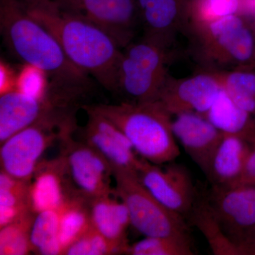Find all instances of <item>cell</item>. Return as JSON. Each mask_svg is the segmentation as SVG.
Listing matches in <instances>:
<instances>
[{"label":"cell","instance_id":"cell-1","mask_svg":"<svg viewBox=\"0 0 255 255\" xmlns=\"http://www.w3.org/2000/svg\"><path fill=\"white\" fill-rule=\"evenodd\" d=\"M0 30L15 56L47 74L50 92L75 105L88 92L89 75L69 60L55 37L30 16L22 1L0 0Z\"/></svg>","mask_w":255,"mask_h":255},{"label":"cell","instance_id":"cell-31","mask_svg":"<svg viewBox=\"0 0 255 255\" xmlns=\"http://www.w3.org/2000/svg\"><path fill=\"white\" fill-rule=\"evenodd\" d=\"M233 185L255 186V140L252 142L241 175Z\"/></svg>","mask_w":255,"mask_h":255},{"label":"cell","instance_id":"cell-2","mask_svg":"<svg viewBox=\"0 0 255 255\" xmlns=\"http://www.w3.org/2000/svg\"><path fill=\"white\" fill-rule=\"evenodd\" d=\"M23 3L30 16L55 37L76 68L92 75L109 91L116 92L122 50L112 37L90 21L62 9L53 0Z\"/></svg>","mask_w":255,"mask_h":255},{"label":"cell","instance_id":"cell-21","mask_svg":"<svg viewBox=\"0 0 255 255\" xmlns=\"http://www.w3.org/2000/svg\"><path fill=\"white\" fill-rule=\"evenodd\" d=\"M191 219L204 234L216 255H255V243H240L228 237L208 207L206 200L196 202Z\"/></svg>","mask_w":255,"mask_h":255},{"label":"cell","instance_id":"cell-34","mask_svg":"<svg viewBox=\"0 0 255 255\" xmlns=\"http://www.w3.org/2000/svg\"><path fill=\"white\" fill-rule=\"evenodd\" d=\"M30 1V0H23V1Z\"/></svg>","mask_w":255,"mask_h":255},{"label":"cell","instance_id":"cell-20","mask_svg":"<svg viewBox=\"0 0 255 255\" xmlns=\"http://www.w3.org/2000/svg\"><path fill=\"white\" fill-rule=\"evenodd\" d=\"M203 116L223 133L238 135L251 142L255 140L253 116L236 105L223 88Z\"/></svg>","mask_w":255,"mask_h":255},{"label":"cell","instance_id":"cell-14","mask_svg":"<svg viewBox=\"0 0 255 255\" xmlns=\"http://www.w3.org/2000/svg\"><path fill=\"white\" fill-rule=\"evenodd\" d=\"M144 38L168 48L174 37L188 24L189 0H136Z\"/></svg>","mask_w":255,"mask_h":255},{"label":"cell","instance_id":"cell-27","mask_svg":"<svg viewBox=\"0 0 255 255\" xmlns=\"http://www.w3.org/2000/svg\"><path fill=\"white\" fill-rule=\"evenodd\" d=\"M35 214L30 212L0 228V255H25L31 253L30 231Z\"/></svg>","mask_w":255,"mask_h":255},{"label":"cell","instance_id":"cell-19","mask_svg":"<svg viewBox=\"0 0 255 255\" xmlns=\"http://www.w3.org/2000/svg\"><path fill=\"white\" fill-rule=\"evenodd\" d=\"M251 145L243 137L223 133L206 175L212 186H231L236 182Z\"/></svg>","mask_w":255,"mask_h":255},{"label":"cell","instance_id":"cell-30","mask_svg":"<svg viewBox=\"0 0 255 255\" xmlns=\"http://www.w3.org/2000/svg\"><path fill=\"white\" fill-rule=\"evenodd\" d=\"M115 245L92 227L67 248L66 255H107L119 254Z\"/></svg>","mask_w":255,"mask_h":255},{"label":"cell","instance_id":"cell-9","mask_svg":"<svg viewBox=\"0 0 255 255\" xmlns=\"http://www.w3.org/2000/svg\"><path fill=\"white\" fill-rule=\"evenodd\" d=\"M62 9L103 30L122 49L131 43L139 19L136 0H53Z\"/></svg>","mask_w":255,"mask_h":255},{"label":"cell","instance_id":"cell-12","mask_svg":"<svg viewBox=\"0 0 255 255\" xmlns=\"http://www.w3.org/2000/svg\"><path fill=\"white\" fill-rule=\"evenodd\" d=\"M87 122L82 129L83 140L99 152L110 164L113 172H136L139 158L126 135L110 119L92 105H84Z\"/></svg>","mask_w":255,"mask_h":255},{"label":"cell","instance_id":"cell-6","mask_svg":"<svg viewBox=\"0 0 255 255\" xmlns=\"http://www.w3.org/2000/svg\"><path fill=\"white\" fill-rule=\"evenodd\" d=\"M168 48L142 38L122 50L117 73V90L123 102L145 103L158 100L168 78Z\"/></svg>","mask_w":255,"mask_h":255},{"label":"cell","instance_id":"cell-15","mask_svg":"<svg viewBox=\"0 0 255 255\" xmlns=\"http://www.w3.org/2000/svg\"><path fill=\"white\" fill-rule=\"evenodd\" d=\"M172 117H174L172 119L174 136L189 157L207 175L211 159L223 132L201 114L185 112Z\"/></svg>","mask_w":255,"mask_h":255},{"label":"cell","instance_id":"cell-22","mask_svg":"<svg viewBox=\"0 0 255 255\" xmlns=\"http://www.w3.org/2000/svg\"><path fill=\"white\" fill-rule=\"evenodd\" d=\"M29 183L0 173V228L32 212L28 200ZM33 213V212H32Z\"/></svg>","mask_w":255,"mask_h":255},{"label":"cell","instance_id":"cell-3","mask_svg":"<svg viewBox=\"0 0 255 255\" xmlns=\"http://www.w3.org/2000/svg\"><path fill=\"white\" fill-rule=\"evenodd\" d=\"M113 122L141 158L162 165L180 154L172 130V115L159 102L92 105Z\"/></svg>","mask_w":255,"mask_h":255},{"label":"cell","instance_id":"cell-5","mask_svg":"<svg viewBox=\"0 0 255 255\" xmlns=\"http://www.w3.org/2000/svg\"><path fill=\"white\" fill-rule=\"evenodd\" d=\"M188 27L194 37L198 60L213 70L255 63V29L240 13Z\"/></svg>","mask_w":255,"mask_h":255},{"label":"cell","instance_id":"cell-7","mask_svg":"<svg viewBox=\"0 0 255 255\" xmlns=\"http://www.w3.org/2000/svg\"><path fill=\"white\" fill-rule=\"evenodd\" d=\"M114 194L127 206L130 226L145 237L189 235L185 218L164 207L143 187L136 172L114 173Z\"/></svg>","mask_w":255,"mask_h":255},{"label":"cell","instance_id":"cell-8","mask_svg":"<svg viewBox=\"0 0 255 255\" xmlns=\"http://www.w3.org/2000/svg\"><path fill=\"white\" fill-rule=\"evenodd\" d=\"M67 132L60 140L59 157L75 195L89 201L114 193L113 169L91 146Z\"/></svg>","mask_w":255,"mask_h":255},{"label":"cell","instance_id":"cell-32","mask_svg":"<svg viewBox=\"0 0 255 255\" xmlns=\"http://www.w3.org/2000/svg\"><path fill=\"white\" fill-rule=\"evenodd\" d=\"M17 73L14 69L1 59L0 62V95L12 91L16 87Z\"/></svg>","mask_w":255,"mask_h":255},{"label":"cell","instance_id":"cell-33","mask_svg":"<svg viewBox=\"0 0 255 255\" xmlns=\"http://www.w3.org/2000/svg\"><path fill=\"white\" fill-rule=\"evenodd\" d=\"M247 238L255 243V226L248 231V233H247Z\"/></svg>","mask_w":255,"mask_h":255},{"label":"cell","instance_id":"cell-24","mask_svg":"<svg viewBox=\"0 0 255 255\" xmlns=\"http://www.w3.org/2000/svg\"><path fill=\"white\" fill-rule=\"evenodd\" d=\"M59 210H48L35 214L30 231L31 252L42 255H63L59 240Z\"/></svg>","mask_w":255,"mask_h":255},{"label":"cell","instance_id":"cell-29","mask_svg":"<svg viewBox=\"0 0 255 255\" xmlns=\"http://www.w3.org/2000/svg\"><path fill=\"white\" fill-rule=\"evenodd\" d=\"M48 75L41 69L23 64L16 75L15 90L37 99L46 98L50 91Z\"/></svg>","mask_w":255,"mask_h":255},{"label":"cell","instance_id":"cell-13","mask_svg":"<svg viewBox=\"0 0 255 255\" xmlns=\"http://www.w3.org/2000/svg\"><path fill=\"white\" fill-rule=\"evenodd\" d=\"M222 90L212 70L189 78L166 80L158 100L172 116L193 112L204 115Z\"/></svg>","mask_w":255,"mask_h":255},{"label":"cell","instance_id":"cell-18","mask_svg":"<svg viewBox=\"0 0 255 255\" xmlns=\"http://www.w3.org/2000/svg\"><path fill=\"white\" fill-rule=\"evenodd\" d=\"M114 193L90 201L92 227L126 254L129 245L127 231L130 226V216L125 204Z\"/></svg>","mask_w":255,"mask_h":255},{"label":"cell","instance_id":"cell-28","mask_svg":"<svg viewBox=\"0 0 255 255\" xmlns=\"http://www.w3.org/2000/svg\"><path fill=\"white\" fill-rule=\"evenodd\" d=\"M241 5L242 0H189L187 26L238 14Z\"/></svg>","mask_w":255,"mask_h":255},{"label":"cell","instance_id":"cell-10","mask_svg":"<svg viewBox=\"0 0 255 255\" xmlns=\"http://www.w3.org/2000/svg\"><path fill=\"white\" fill-rule=\"evenodd\" d=\"M143 187L164 207L185 218L196 202V192L185 167L169 162L164 167L141 158L136 170Z\"/></svg>","mask_w":255,"mask_h":255},{"label":"cell","instance_id":"cell-11","mask_svg":"<svg viewBox=\"0 0 255 255\" xmlns=\"http://www.w3.org/2000/svg\"><path fill=\"white\" fill-rule=\"evenodd\" d=\"M206 204L228 237L253 243L247 233L255 226V186H212Z\"/></svg>","mask_w":255,"mask_h":255},{"label":"cell","instance_id":"cell-25","mask_svg":"<svg viewBox=\"0 0 255 255\" xmlns=\"http://www.w3.org/2000/svg\"><path fill=\"white\" fill-rule=\"evenodd\" d=\"M90 201L75 196L59 209V240L63 248H67L92 227Z\"/></svg>","mask_w":255,"mask_h":255},{"label":"cell","instance_id":"cell-4","mask_svg":"<svg viewBox=\"0 0 255 255\" xmlns=\"http://www.w3.org/2000/svg\"><path fill=\"white\" fill-rule=\"evenodd\" d=\"M75 111L53 107L34 124L0 143L1 170L20 180L31 182L49 146L76 129Z\"/></svg>","mask_w":255,"mask_h":255},{"label":"cell","instance_id":"cell-17","mask_svg":"<svg viewBox=\"0 0 255 255\" xmlns=\"http://www.w3.org/2000/svg\"><path fill=\"white\" fill-rule=\"evenodd\" d=\"M60 107L48 93L43 100L14 90L0 95V143Z\"/></svg>","mask_w":255,"mask_h":255},{"label":"cell","instance_id":"cell-16","mask_svg":"<svg viewBox=\"0 0 255 255\" xmlns=\"http://www.w3.org/2000/svg\"><path fill=\"white\" fill-rule=\"evenodd\" d=\"M75 196L59 156L51 160H42L28 187L32 212L36 214L48 210H59Z\"/></svg>","mask_w":255,"mask_h":255},{"label":"cell","instance_id":"cell-26","mask_svg":"<svg viewBox=\"0 0 255 255\" xmlns=\"http://www.w3.org/2000/svg\"><path fill=\"white\" fill-rule=\"evenodd\" d=\"M130 255H193L194 253L189 235L145 237L128 247Z\"/></svg>","mask_w":255,"mask_h":255},{"label":"cell","instance_id":"cell-23","mask_svg":"<svg viewBox=\"0 0 255 255\" xmlns=\"http://www.w3.org/2000/svg\"><path fill=\"white\" fill-rule=\"evenodd\" d=\"M212 71L231 100L255 117V71L251 67Z\"/></svg>","mask_w":255,"mask_h":255}]
</instances>
